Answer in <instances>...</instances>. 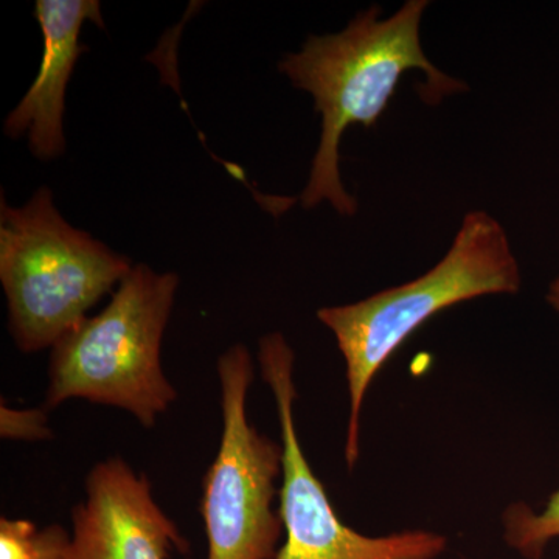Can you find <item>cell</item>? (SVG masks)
I'll list each match as a JSON object with an SVG mask.
<instances>
[{
    "label": "cell",
    "mask_w": 559,
    "mask_h": 559,
    "mask_svg": "<svg viewBox=\"0 0 559 559\" xmlns=\"http://www.w3.org/2000/svg\"><path fill=\"white\" fill-rule=\"evenodd\" d=\"M428 0H409L393 16L382 20L378 5L360 11L345 31L308 36L297 53L286 55L278 70L293 86L314 98L322 116V135L312 160L301 205L322 202L344 216L358 212V201L345 190L340 171L342 135L352 124L373 128L409 70H421L425 83L418 95L428 106L468 92V84L452 79L429 61L419 39V24Z\"/></svg>",
    "instance_id": "1"
},
{
    "label": "cell",
    "mask_w": 559,
    "mask_h": 559,
    "mask_svg": "<svg viewBox=\"0 0 559 559\" xmlns=\"http://www.w3.org/2000/svg\"><path fill=\"white\" fill-rule=\"evenodd\" d=\"M521 286L520 263L502 224L474 210L463 218L447 255L421 277L356 304L320 308L318 319L336 337L347 366L349 469L359 459L364 399L385 360L439 312L477 297L514 296Z\"/></svg>",
    "instance_id": "2"
},
{
    "label": "cell",
    "mask_w": 559,
    "mask_h": 559,
    "mask_svg": "<svg viewBox=\"0 0 559 559\" xmlns=\"http://www.w3.org/2000/svg\"><path fill=\"white\" fill-rule=\"evenodd\" d=\"M132 267L130 259L70 226L47 187L22 207L2 197L0 283L21 352L53 348Z\"/></svg>",
    "instance_id": "3"
},
{
    "label": "cell",
    "mask_w": 559,
    "mask_h": 559,
    "mask_svg": "<svg viewBox=\"0 0 559 559\" xmlns=\"http://www.w3.org/2000/svg\"><path fill=\"white\" fill-rule=\"evenodd\" d=\"M178 275L132 267L108 307L86 318L51 348L44 409L83 399L130 412L143 428L178 399L162 370V337L178 290Z\"/></svg>",
    "instance_id": "4"
},
{
    "label": "cell",
    "mask_w": 559,
    "mask_h": 559,
    "mask_svg": "<svg viewBox=\"0 0 559 559\" xmlns=\"http://www.w3.org/2000/svg\"><path fill=\"white\" fill-rule=\"evenodd\" d=\"M223 437L205 473L201 500L207 559H275L283 522L272 510L282 474V443L261 436L248 419L253 364L234 345L218 359Z\"/></svg>",
    "instance_id": "5"
},
{
    "label": "cell",
    "mask_w": 559,
    "mask_h": 559,
    "mask_svg": "<svg viewBox=\"0 0 559 559\" xmlns=\"http://www.w3.org/2000/svg\"><path fill=\"white\" fill-rule=\"evenodd\" d=\"M294 360L293 348L282 333L261 337V377L274 393L282 430L278 514L286 540L275 559H437L443 555L448 540L439 533L409 530L371 538L340 520L301 451L294 419Z\"/></svg>",
    "instance_id": "6"
},
{
    "label": "cell",
    "mask_w": 559,
    "mask_h": 559,
    "mask_svg": "<svg viewBox=\"0 0 559 559\" xmlns=\"http://www.w3.org/2000/svg\"><path fill=\"white\" fill-rule=\"evenodd\" d=\"M86 502L72 511L66 559H168L189 551L175 522L157 506L145 474L112 457L92 468Z\"/></svg>",
    "instance_id": "7"
},
{
    "label": "cell",
    "mask_w": 559,
    "mask_h": 559,
    "mask_svg": "<svg viewBox=\"0 0 559 559\" xmlns=\"http://www.w3.org/2000/svg\"><path fill=\"white\" fill-rule=\"evenodd\" d=\"M44 38L43 60L31 90L5 120L7 135H27L33 156L50 160L64 153L66 91L83 51L80 40L84 22H94L105 31L98 0H38L35 5Z\"/></svg>",
    "instance_id": "8"
},
{
    "label": "cell",
    "mask_w": 559,
    "mask_h": 559,
    "mask_svg": "<svg viewBox=\"0 0 559 559\" xmlns=\"http://www.w3.org/2000/svg\"><path fill=\"white\" fill-rule=\"evenodd\" d=\"M503 539L525 559L544 557L551 539L559 538V489L540 513L527 503H511L503 511Z\"/></svg>",
    "instance_id": "9"
},
{
    "label": "cell",
    "mask_w": 559,
    "mask_h": 559,
    "mask_svg": "<svg viewBox=\"0 0 559 559\" xmlns=\"http://www.w3.org/2000/svg\"><path fill=\"white\" fill-rule=\"evenodd\" d=\"M40 530L27 520H0V559H38Z\"/></svg>",
    "instance_id": "10"
},
{
    "label": "cell",
    "mask_w": 559,
    "mask_h": 559,
    "mask_svg": "<svg viewBox=\"0 0 559 559\" xmlns=\"http://www.w3.org/2000/svg\"><path fill=\"white\" fill-rule=\"evenodd\" d=\"M0 433L3 439L40 441L51 439L47 409H11L0 407Z\"/></svg>",
    "instance_id": "11"
},
{
    "label": "cell",
    "mask_w": 559,
    "mask_h": 559,
    "mask_svg": "<svg viewBox=\"0 0 559 559\" xmlns=\"http://www.w3.org/2000/svg\"><path fill=\"white\" fill-rule=\"evenodd\" d=\"M70 536L61 525L40 530V555L38 559H66Z\"/></svg>",
    "instance_id": "12"
},
{
    "label": "cell",
    "mask_w": 559,
    "mask_h": 559,
    "mask_svg": "<svg viewBox=\"0 0 559 559\" xmlns=\"http://www.w3.org/2000/svg\"><path fill=\"white\" fill-rule=\"evenodd\" d=\"M546 299L549 301L550 307L559 314V275L550 283Z\"/></svg>",
    "instance_id": "13"
}]
</instances>
